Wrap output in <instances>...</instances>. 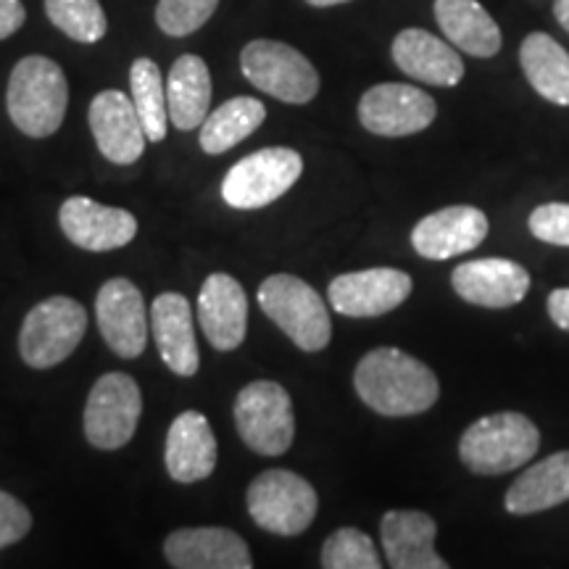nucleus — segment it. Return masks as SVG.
<instances>
[{"mask_svg": "<svg viewBox=\"0 0 569 569\" xmlns=\"http://www.w3.org/2000/svg\"><path fill=\"white\" fill-rule=\"evenodd\" d=\"M238 436L261 457H282L296 438V417L290 393L280 382L256 380L234 398Z\"/></svg>", "mask_w": 569, "mask_h": 569, "instance_id": "nucleus-7", "label": "nucleus"}, {"mask_svg": "<svg viewBox=\"0 0 569 569\" xmlns=\"http://www.w3.org/2000/svg\"><path fill=\"white\" fill-rule=\"evenodd\" d=\"M142 415L140 386L124 372L98 377L84 403V436L101 451L127 446L138 430Z\"/></svg>", "mask_w": 569, "mask_h": 569, "instance_id": "nucleus-10", "label": "nucleus"}, {"mask_svg": "<svg viewBox=\"0 0 569 569\" xmlns=\"http://www.w3.org/2000/svg\"><path fill=\"white\" fill-rule=\"evenodd\" d=\"M59 222L71 243L96 253L124 248L138 234V219L130 211L98 203L84 196H71L63 201Z\"/></svg>", "mask_w": 569, "mask_h": 569, "instance_id": "nucleus-14", "label": "nucleus"}, {"mask_svg": "<svg viewBox=\"0 0 569 569\" xmlns=\"http://www.w3.org/2000/svg\"><path fill=\"white\" fill-rule=\"evenodd\" d=\"M411 277L401 269L375 267L340 274L330 282V306L343 317L369 319L393 311L411 296Z\"/></svg>", "mask_w": 569, "mask_h": 569, "instance_id": "nucleus-13", "label": "nucleus"}, {"mask_svg": "<svg viewBox=\"0 0 569 569\" xmlns=\"http://www.w3.org/2000/svg\"><path fill=\"white\" fill-rule=\"evenodd\" d=\"M303 172L293 148H261L240 159L222 180V198L232 209H264L282 198Z\"/></svg>", "mask_w": 569, "mask_h": 569, "instance_id": "nucleus-9", "label": "nucleus"}, {"mask_svg": "<svg viewBox=\"0 0 569 569\" xmlns=\"http://www.w3.org/2000/svg\"><path fill=\"white\" fill-rule=\"evenodd\" d=\"M69 82L59 63L46 56H24L9 77L6 109L13 127L27 138H51L63 124Z\"/></svg>", "mask_w": 569, "mask_h": 569, "instance_id": "nucleus-2", "label": "nucleus"}, {"mask_svg": "<svg viewBox=\"0 0 569 569\" xmlns=\"http://www.w3.org/2000/svg\"><path fill=\"white\" fill-rule=\"evenodd\" d=\"M88 330V311L80 301L53 296L32 306L19 332V353L27 367L51 369L67 361L82 343Z\"/></svg>", "mask_w": 569, "mask_h": 569, "instance_id": "nucleus-6", "label": "nucleus"}, {"mask_svg": "<svg viewBox=\"0 0 569 569\" xmlns=\"http://www.w3.org/2000/svg\"><path fill=\"white\" fill-rule=\"evenodd\" d=\"M519 63L538 96L557 106H569V53L551 34H528L519 48Z\"/></svg>", "mask_w": 569, "mask_h": 569, "instance_id": "nucleus-27", "label": "nucleus"}, {"mask_svg": "<svg viewBox=\"0 0 569 569\" xmlns=\"http://www.w3.org/2000/svg\"><path fill=\"white\" fill-rule=\"evenodd\" d=\"M130 96L148 140L161 142L167 138L169 106L167 84L161 80V69L151 59H134L130 69Z\"/></svg>", "mask_w": 569, "mask_h": 569, "instance_id": "nucleus-29", "label": "nucleus"}, {"mask_svg": "<svg viewBox=\"0 0 569 569\" xmlns=\"http://www.w3.org/2000/svg\"><path fill=\"white\" fill-rule=\"evenodd\" d=\"M169 122L188 132L206 122L211 106V74L201 56L184 53L167 77Z\"/></svg>", "mask_w": 569, "mask_h": 569, "instance_id": "nucleus-24", "label": "nucleus"}, {"mask_svg": "<svg viewBox=\"0 0 569 569\" xmlns=\"http://www.w3.org/2000/svg\"><path fill=\"white\" fill-rule=\"evenodd\" d=\"M565 501H569V451H559L511 482L507 511L517 517L538 515Z\"/></svg>", "mask_w": 569, "mask_h": 569, "instance_id": "nucleus-26", "label": "nucleus"}, {"mask_svg": "<svg viewBox=\"0 0 569 569\" xmlns=\"http://www.w3.org/2000/svg\"><path fill=\"white\" fill-rule=\"evenodd\" d=\"M267 109L264 103L256 101V98L240 96L232 98L219 106L217 111H211L201 124V148L209 156H219L230 148L243 142L248 134H253L264 124Z\"/></svg>", "mask_w": 569, "mask_h": 569, "instance_id": "nucleus-28", "label": "nucleus"}, {"mask_svg": "<svg viewBox=\"0 0 569 569\" xmlns=\"http://www.w3.org/2000/svg\"><path fill=\"white\" fill-rule=\"evenodd\" d=\"M438 106L432 96L415 84L382 82L369 88L359 101V119L367 132L380 138H407L436 122Z\"/></svg>", "mask_w": 569, "mask_h": 569, "instance_id": "nucleus-11", "label": "nucleus"}, {"mask_svg": "<svg viewBox=\"0 0 569 569\" xmlns=\"http://www.w3.org/2000/svg\"><path fill=\"white\" fill-rule=\"evenodd\" d=\"M488 234V217L475 206H448L422 222L411 232V246L422 259L446 261L453 256L475 251Z\"/></svg>", "mask_w": 569, "mask_h": 569, "instance_id": "nucleus-16", "label": "nucleus"}, {"mask_svg": "<svg viewBox=\"0 0 569 569\" xmlns=\"http://www.w3.org/2000/svg\"><path fill=\"white\" fill-rule=\"evenodd\" d=\"M540 432L525 415L498 411L467 427L459 457L475 475H503L519 469L538 453Z\"/></svg>", "mask_w": 569, "mask_h": 569, "instance_id": "nucleus-3", "label": "nucleus"}, {"mask_svg": "<svg viewBox=\"0 0 569 569\" xmlns=\"http://www.w3.org/2000/svg\"><path fill=\"white\" fill-rule=\"evenodd\" d=\"M549 317L553 319V325H557L559 330L569 332V288L553 290L549 296Z\"/></svg>", "mask_w": 569, "mask_h": 569, "instance_id": "nucleus-36", "label": "nucleus"}, {"mask_svg": "<svg viewBox=\"0 0 569 569\" xmlns=\"http://www.w3.org/2000/svg\"><path fill=\"white\" fill-rule=\"evenodd\" d=\"M259 306L301 351L317 353L330 343V311H327L322 296L301 277H267L259 284Z\"/></svg>", "mask_w": 569, "mask_h": 569, "instance_id": "nucleus-4", "label": "nucleus"}, {"mask_svg": "<svg viewBox=\"0 0 569 569\" xmlns=\"http://www.w3.org/2000/svg\"><path fill=\"white\" fill-rule=\"evenodd\" d=\"M353 388L382 417L422 415L440 396L436 372L401 348L369 351L356 367Z\"/></svg>", "mask_w": 569, "mask_h": 569, "instance_id": "nucleus-1", "label": "nucleus"}, {"mask_svg": "<svg viewBox=\"0 0 569 569\" xmlns=\"http://www.w3.org/2000/svg\"><path fill=\"white\" fill-rule=\"evenodd\" d=\"M530 232L551 246H569V203H546L530 213Z\"/></svg>", "mask_w": 569, "mask_h": 569, "instance_id": "nucleus-33", "label": "nucleus"}, {"mask_svg": "<svg viewBox=\"0 0 569 569\" xmlns=\"http://www.w3.org/2000/svg\"><path fill=\"white\" fill-rule=\"evenodd\" d=\"M325 569H380L372 538L356 528H340L322 546Z\"/></svg>", "mask_w": 569, "mask_h": 569, "instance_id": "nucleus-31", "label": "nucleus"}, {"mask_svg": "<svg viewBox=\"0 0 569 569\" xmlns=\"http://www.w3.org/2000/svg\"><path fill=\"white\" fill-rule=\"evenodd\" d=\"M217 6L219 0H159L156 24L169 38H188L213 17Z\"/></svg>", "mask_w": 569, "mask_h": 569, "instance_id": "nucleus-32", "label": "nucleus"}, {"mask_svg": "<svg viewBox=\"0 0 569 569\" xmlns=\"http://www.w3.org/2000/svg\"><path fill=\"white\" fill-rule=\"evenodd\" d=\"M309 6H315V9H330V6H340V3H348V0H306Z\"/></svg>", "mask_w": 569, "mask_h": 569, "instance_id": "nucleus-38", "label": "nucleus"}, {"mask_svg": "<svg viewBox=\"0 0 569 569\" xmlns=\"http://www.w3.org/2000/svg\"><path fill=\"white\" fill-rule=\"evenodd\" d=\"M27 21V9L21 0H0V40L11 38Z\"/></svg>", "mask_w": 569, "mask_h": 569, "instance_id": "nucleus-35", "label": "nucleus"}, {"mask_svg": "<svg viewBox=\"0 0 569 569\" xmlns=\"http://www.w3.org/2000/svg\"><path fill=\"white\" fill-rule=\"evenodd\" d=\"M32 530V515L17 496L0 490V551L19 543Z\"/></svg>", "mask_w": 569, "mask_h": 569, "instance_id": "nucleus-34", "label": "nucleus"}, {"mask_svg": "<svg viewBox=\"0 0 569 569\" xmlns=\"http://www.w3.org/2000/svg\"><path fill=\"white\" fill-rule=\"evenodd\" d=\"M96 317L101 336L113 353L122 359H138L146 351L148 332H151L146 298L127 277H113L98 290Z\"/></svg>", "mask_w": 569, "mask_h": 569, "instance_id": "nucleus-12", "label": "nucleus"}, {"mask_svg": "<svg viewBox=\"0 0 569 569\" xmlns=\"http://www.w3.org/2000/svg\"><path fill=\"white\" fill-rule=\"evenodd\" d=\"M219 446L209 419L201 411H182L167 432V461L169 475L177 482L206 480L217 469Z\"/></svg>", "mask_w": 569, "mask_h": 569, "instance_id": "nucleus-22", "label": "nucleus"}, {"mask_svg": "<svg viewBox=\"0 0 569 569\" xmlns=\"http://www.w3.org/2000/svg\"><path fill=\"white\" fill-rule=\"evenodd\" d=\"M393 61L411 80L436 88H453L465 80V61L457 48L425 30L398 32L393 40Z\"/></svg>", "mask_w": 569, "mask_h": 569, "instance_id": "nucleus-23", "label": "nucleus"}, {"mask_svg": "<svg viewBox=\"0 0 569 569\" xmlns=\"http://www.w3.org/2000/svg\"><path fill=\"white\" fill-rule=\"evenodd\" d=\"M151 332L161 361L180 377H193L201 367L193 327V306L180 293L156 296L151 306Z\"/></svg>", "mask_w": 569, "mask_h": 569, "instance_id": "nucleus-21", "label": "nucleus"}, {"mask_svg": "<svg viewBox=\"0 0 569 569\" xmlns=\"http://www.w3.org/2000/svg\"><path fill=\"white\" fill-rule=\"evenodd\" d=\"M451 282L467 303L486 309H509L525 301L530 290L528 269L509 259L467 261L453 269Z\"/></svg>", "mask_w": 569, "mask_h": 569, "instance_id": "nucleus-19", "label": "nucleus"}, {"mask_svg": "<svg viewBox=\"0 0 569 569\" xmlns=\"http://www.w3.org/2000/svg\"><path fill=\"white\" fill-rule=\"evenodd\" d=\"M46 13L67 38L92 46L103 40L109 21L98 0H46Z\"/></svg>", "mask_w": 569, "mask_h": 569, "instance_id": "nucleus-30", "label": "nucleus"}, {"mask_svg": "<svg viewBox=\"0 0 569 569\" xmlns=\"http://www.w3.org/2000/svg\"><path fill=\"white\" fill-rule=\"evenodd\" d=\"M246 80L284 103H309L319 92V74L301 51L288 42L253 40L240 53Z\"/></svg>", "mask_w": 569, "mask_h": 569, "instance_id": "nucleus-8", "label": "nucleus"}, {"mask_svg": "<svg viewBox=\"0 0 569 569\" xmlns=\"http://www.w3.org/2000/svg\"><path fill=\"white\" fill-rule=\"evenodd\" d=\"M436 19L461 53L490 59L501 51V30L478 0H436Z\"/></svg>", "mask_w": 569, "mask_h": 569, "instance_id": "nucleus-25", "label": "nucleus"}, {"mask_svg": "<svg viewBox=\"0 0 569 569\" xmlns=\"http://www.w3.org/2000/svg\"><path fill=\"white\" fill-rule=\"evenodd\" d=\"M380 536L386 559L393 569H448V561L436 551V519L425 511H388L382 517Z\"/></svg>", "mask_w": 569, "mask_h": 569, "instance_id": "nucleus-20", "label": "nucleus"}, {"mask_svg": "<svg viewBox=\"0 0 569 569\" xmlns=\"http://www.w3.org/2000/svg\"><path fill=\"white\" fill-rule=\"evenodd\" d=\"M88 122L98 151L113 163H132L146 151L148 134L134 109L132 96L122 90H103L92 98Z\"/></svg>", "mask_w": 569, "mask_h": 569, "instance_id": "nucleus-15", "label": "nucleus"}, {"mask_svg": "<svg viewBox=\"0 0 569 569\" xmlns=\"http://www.w3.org/2000/svg\"><path fill=\"white\" fill-rule=\"evenodd\" d=\"M553 17H557L559 24L569 32V0H557V3H553Z\"/></svg>", "mask_w": 569, "mask_h": 569, "instance_id": "nucleus-37", "label": "nucleus"}, {"mask_svg": "<svg viewBox=\"0 0 569 569\" xmlns=\"http://www.w3.org/2000/svg\"><path fill=\"white\" fill-rule=\"evenodd\" d=\"M248 515L261 530L272 536L293 538L315 522L319 498L317 490L301 475L290 469H267L248 486Z\"/></svg>", "mask_w": 569, "mask_h": 569, "instance_id": "nucleus-5", "label": "nucleus"}, {"mask_svg": "<svg viewBox=\"0 0 569 569\" xmlns=\"http://www.w3.org/2000/svg\"><path fill=\"white\" fill-rule=\"evenodd\" d=\"M198 322L217 351H234L248 332V298L234 277L217 272L206 277L198 293Z\"/></svg>", "mask_w": 569, "mask_h": 569, "instance_id": "nucleus-18", "label": "nucleus"}, {"mask_svg": "<svg viewBox=\"0 0 569 569\" xmlns=\"http://www.w3.org/2000/svg\"><path fill=\"white\" fill-rule=\"evenodd\" d=\"M167 561L177 569H251V549L234 530L182 528L163 543Z\"/></svg>", "mask_w": 569, "mask_h": 569, "instance_id": "nucleus-17", "label": "nucleus"}]
</instances>
